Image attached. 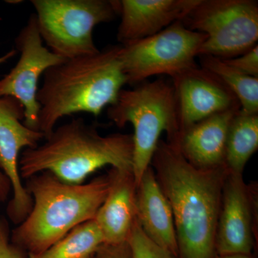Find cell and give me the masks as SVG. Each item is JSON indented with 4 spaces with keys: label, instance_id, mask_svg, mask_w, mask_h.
<instances>
[{
    "label": "cell",
    "instance_id": "3",
    "mask_svg": "<svg viewBox=\"0 0 258 258\" xmlns=\"http://www.w3.org/2000/svg\"><path fill=\"white\" fill-rule=\"evenodd\" d=\"M41 145L25 149L19 160L21 178L48 172L64 183L83 184L88 176L106 166L132 170L133 136H101L82 118L54 129Z\"/></svg>",
    "mask_w": 258,
    "mask_h": 258
},
{
    "label": "cell",
    "instance_id": "1",
    "mask_svg": "<svg viewBox=\"0 0 258 258\" xmlns=\"http://www.w3.org/2000/svg\"><path fill=\"white\" fill-rule=\"evenodd\" d=\"M151 166L174 217L179 258H215L225 166L200 169L159 140Z\"/></svg>",
    "mask_w": 258,
    "mask_h": 258
},
{
    "label": "cell",
    "instance_id": "13",
    "mask_svg": "<svg viewBox=\"0 0 258 258\" xmlns=\"http://www.w3.org/2000/svg\"><path fill=\"white\" fill-rule=\"evenodd\" d=\"M200 0H120L117 40L122 45L162 31L181 21Z\"/></svg>",
    "mask_w": 258,
    "mask_h": 258
},
{
    "label": "cell",
    "instance_id": "16",
    "mask_svg": "<svg viewBox=\"0 0 258 258\" xmlns=\"http://www.w3.org/2000/svg\"><path fill=\"white\" fill-rule=\"evenodd\" d=\"M108 174L111 177L109 191L94 220L105 243H123L128 240L137 218V184L132 170L112 168Z\"/></svg>",
    "mask_w": 258,
    "mask_h": 258
},
{
    "label": "cell",
    "instance_id": "2",
    "mask_svg": "<svg viewBox=\"0 0 258 258\" xmlns=\"http://www.w3.org/2000/svg\"><path fill=\"white\" fill-rule=\"evenodd\" d=\"M120 47L113 45L93 55L67 59L45 71L37 94L39 130L45 138L66 115L88 113L97 117L114 104L127 84Z\"/></svg>",
    "mask_w": 258,
    "mask_h": 258
},
{
    "label": "cell",
    "instance_id": "18",
    "mask_svg": "<svg viewBox=\"0 0 258 258\" xmlns=\"http://www.w3.org/2000/svg\"><path fill=\"white\" fill-rule=\"evenodd\" d=\"M198 57L200 67L214 75L236 97L241 111L258 114V78L242 74L223 59L211 55Z\"/></svg>",
    "mask_w": 258,
    "mask_h": 258
},
{
    "label": "cell",
    "instance_id": "9",
    "mask_svg": "<svg viewBox=\"0 0 258 258\" xmlns=\"http://www.w3.org/2000/svg\"><path fill=\"white\" fill-rule=\"evenodd\" d=\"M20 58L9 74L0 80V98L9 96L23 107V123L32 130H39L40 106L37 101L39 79L47 70L67 60L44 46L35 14L15 39Z\"/></svg>",
    "mask_w": 258,
    "mask_h": 258
},
{
    "label": "cell",
    "instance_id": "23",
    "mask_svg": "<svg viewBox=\"0 0 258 258\" xmlns=\"http://www.w3.org/2000/svg\"><path fill=\"white\" fill-rule=\"evenodd\" d=\"M93 258H132V252L127 241L120 244L103 243Z\"/></svg>",
    "mask_w": 258,
    "mask_h": 258
},
{
    "label": "cell",
    "instance_id": "27",
    "mask_svg": "<svg viewBox=\"0 0 258 258\" xmlns=\"http://www.w3.org/2000/svg\"><path fill=\"white\" fill-rule=\"evenodd\" d=\"M8 3H11V4H19V3H23V1H7Z\"/></svg>",
    "mask_w": 258,
    "mask_h": 258
},
{
    "label": "cell",
    "instance_id": "8",
    "mask_svg": "<svg viewBox=\"0 0 258 258\" xmlns=\"http://www.w3.org/2000/svg\"><path fill=\"white\" fill-rule=\"evenodd\" d=\"M207 36L181 21L162 31L120 45L119 57L127 84L137 85L154 76L171 79L198 66L199 51Z\"/></svg>",
    "mask_w": 258,
    "mask_h": 258
},
{
    "label": "cell",
    "instance_id": "19",
    "mask_svg": "<svg viewBox=\"0 0 258 258\" xmlns=\"http://www.w3.org/2000/svg\"><path fill=\"white\" fill-rule=\"evenodd\" d=\"M104 238L96 220H88L75 227L62 239L39 254L28 258H93Z\"/></svg>",
    "mask_w": 258,
    "mask_h": 258
},
{
    "label": "cell",
    "instance_id": "26",
    "mask_svg": "<svg viewBox=\"0 0 258 258\" xmlns=\"http://www.w3.org/2000/svg\"><path fill=\"white\" fill-rule=\"evenodd\" d=\"M215 258H253L251 254H230V255H216Z\"/></svg>",
    "mask_w": 258,
    "mask_h": 258
},
{
    "label": "cell",
    "instance_id": "25",
    "mask_svg": "<svg viewBox=\"0 0 258 258\" xmlns=\"http://www.w3.org/2000/svg\"><path fill=\"white\" fill-rule=\"evenodd\" d=\"M16 53L17 50L15 49H13V50H10L9 52L5 53L4 55L1 56L0 57V64L5 63V62L9 60L12 57H14Z\"/></svg>",
    "mask_w": 258,
    "mask_h": 258
},
{
    "label": "cell",
    "instance_id": "11",
    "mask_svg": "<svg viewBox=\"0 0 258 258\" xmlns=\"http://www.w3.org/2000/svg\"><path fill=\"white\" fill-rule=\"evenodd\" d=\"M242 174L227 171L217 223V255L251 254L254 244L255 198Z\"/></svg>",
    "mask_w": 258,
    "mask_h": 258
},
{
    "label": "cell",
    "instance_id": "17",
    "mask_svg": "<svg viewBox=\"0 0 258 258\" xmlns=\"http://www.w3.org/2000/svg\"><path fill=\"white\" fill-rule=\"evenodd\" d=\"M258 148V114L236 112L226 141L225 165L227 171L242 174L244 166Z\"/></svg>",
    "mask_w": 258,
    "mask_h": 258
},
{
    "label": "cell",
    "instance_id": "4",
    "mask_svg": "<svg viewBox=\"0 0 258 258\" xmlns=\"http://www.w3.org/2000/svg\"><path fill=\"white\" fill-rule=\"evenodd\" d=\"M26 190L32 207L13 231L11 242L29 254H39L83 222L93 220L106 200L109 174L86 184L64 183L48 172L29 178Z\"/></svg>",
    "mask_w": 258,
    "mask_h": 258
},
{
    "label": "cell",
    "instance_id": "20",
    "mask_svg": "<svg viewBox=\"0 0 258 258\" xmlns=\"http://www.w3.org/2000/svg\"><path fill=\"white\" fill-rule=\"evenodd\" d=\"M127 242L130 246L132 258H178L169 251L153 242L144 234L137 218Z\"/></svg>",
    "mask_w": 258,
    "mask_h": 258
},
{
    "label": "cell",
    "instance_id": "21",
    "mask_svg": "<svg viewBox=\"0 0 258 258\" xmlns=\"http://www.w3.org/2000/svg\"><path fill=\"white\" fill-rule=\"evenodd\" d=\"M223 60L242 74L258 78V45L242 55Z\"/></svg>",
    "mask_w": 258,
    "mask_h": 258
},
{
    "label": "cell",
    "instance_id": "15",
    "mask_svg": "<svg viewBox=\"0 0 258 258\" xmlns=\"http://www.w3.org/2000/svg\"><path fill=\"white\" fill-rule=\"evenodd\" d=\"M136 214L144 234L153 242L178 257L172 210L151 166L147 168L137 186Z\"/></svg>",
    "mask_w": 258,
    "mask_h": 258
},
{
    "label": "cell",
    "instance_id": "10",
    "mask_svg": "<svg viewBox=\"0 0 258 258\" xmlns=\"http://www.w3.org/2000/svg\"><path fill=\"white\" fill-rule=\"evenodd\" d=\"M24 109L12 97L0 98V171L9 180L13 196L7 208L11 221L20 225L30 213L32 200L22 182L19 157L23 149L34 148L45 138L40 131L24 124Z\"/></svg>",
    "mask_w": 258,
    "mask_h": 258
},
{
    "label": "cell",
    "instance_id": "22",
    "mask_svg": "<svg viewBox=\"0 0 258 258\" xmlns=\"http://www.w3.org/2000/svg\"><path fill=\"white\" fill-rule=\"evenodd\" d=\"M0 258H25L23 251L10 240L8 222L0 217Z\"/></svg>",
    "mask_w": 258,
    "mask_h": 258
},
{
    "label": "cell",
    "instance_id": "5",
    "mask_svg": "<svg viewBox=\"0 0 258 258\" xmlns=\"http://www.w3.org/2000/svg\"><path fill=\"white\" fill-rule=\"evenodd\" d=\"M108 115L117 126L134 127L132 171L136 184L151 165L162 132L167 142L176 144L181 132L179 108L172 83L163 79L142 82L132 89L120 91Z\"/></svg>",
    "mask_w": 258,
    "mask_h": 258
},
{
    "label": "cell",
    "instance_id": "7",
    "mask_svg": "<svg viewBox=\"0 0 258 258\" xmlns=\"http://www.w3.org/2000/svg\"><path fill=\"white\" fill-rule=\"evenodd\" d=\"M181 22L189 30L206 35L198 56L233 58L257 45L255 0H200Z\"/></svg>",
    "mask_w": 258,
    "mask_h": 258
},
{
    "label": "cell",
    "instance_id": "14",
    "mask_svg": "<svg viewBox=\"0 0 258 258\" xmlns=\"http://www.w3.org/2000/svg\"><path fill=\"white\" fill-rule=\"evenodd\" d=\"M240 109L210 115L182 129L176 144L172 145L179 149L190 164L200 169H215L225 166L226 141L229 127L236 112Z\"/></svg>",
    "mask_w": 258,
    "mask_h": 258
},
{
    "label": "cell",
    "instance_id": "12",
    "mask_svg": "<svg viewBox=\"0 0 258 258\" xmlns=\"http://www.w3.org/2000/svg\"><path fill=\"white\" fill-rule=\"evenodd\" d=\"M181 130L216 113L240 109L230 90L200 66L172 78Z\"/></svg>",
    "mask_w": 258,
    "mask_h": 258
},
{
    "label": "cell",
    "instance_id": "24",
    "mask_svg": "<svg viewBox=\"0 0 258 258\" xmlns=\"http://www.w3.org/2000/svg\"><path fill=\"white\" fill-rule=\"evenodd\" d=\"M11 189V184L9 180L0 171V201L5 202L8 199Z\"/></svg>",
    "mask_w": 258,
    "mask_h": 258
},
{
    "label": "cell",
    "instance_id": "6",
    "mask_svg": "<svg viewBox=\"0 0 258 258\" xmlns=\"http://www.w3.org/2000/svg\"><path fill=\"white\" fill-rule=\"evenodd\" d=\"M42 41L64 59L99 52L93 30L119 15V1L111 0H31Z\"/></svg>",
    "mask_w": 258,
    "mask_h": 258
}]
</instances>
